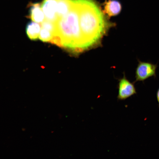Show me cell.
Listing matches in <instances>:
<instances>
[{
	"mask_svg": "<svg viewBox=\"0 0 159 159\" xmlns=\"http://www.w3.org/2000/svg\"><path fill=\"white\" fill-rule=\"evenodd\" d=\"M81 30L88 49L98 44L115 24L110 21L95 0H76Z\"/></svg>",
	"mask_w": 159,
	"mask_h": 159,
	"instance_id": "obj_1",
	"label": "cell"
},
{
	"mask_svg": "<svg viewBox=\"0 0 159 159\" xmlns=\"http://www.w3.org/2000/svg\"><path fill=\"white\" fill-rule=\"evenodd\" d=\"M72 0L69 11L54 22L55 30L50 42L76 54L87 49L81 30L77 1Z\"/></svg>",
	"mask_w": 159,
	"mask_h": 159,
	"instance_id": "obj_2",
	"label": "cell"
},
{
	"mask_svg": "<svg viewBox=\"0 0 159 159\" xmlns=\"http://www.w3.org/2000/svg\"><path fill=\"white\" fill-rule=\"evenodd\" d=\"M138 63L135 69V83L138 81L143 82L148 78L156 77L157 64L150 62H143L138 59Z\"/></svg>",
	"mask_w": 159,
	"mask_h": 159,
	"instance_id": "obj_3",
	"label": "cell"
},
{
	"mask_svg": "<svg viewBox=\"0 0 159 159\" xmlns=\"http://www.w3.org/2000/svg\"><path fill=\"white\" fill-rule=\"evenodd\" d=\"M123 77L119 80L118 84V99L124 100L136 94L134 83L130 82L126 77L124 73Z\"/></svg>",
	"mask_w": 159,
	"mask_h": 159,
	"instance_id": "obj_4",
	"label": "cell"
},
{
	"mask_svg": "<svg viewBox=\"0 0 159 159\" xmlns=\"http://www.w3.org/2000/svg\"><path fill=\"white\" fill-rule=\"evenodd\" d=\"M58 0H43L41 7L45 19L53 22L58 18L57 6Z\"/></svg>",
	"mask_w": 159,
	"mask_h": 159,
	"instance_id": "obj_5",
	"label": "cell"
},
{
	"mask_svg": "<svg viewBox=\"0 0 159 159\" xmlns=\"http://www.w3.org/2000/svg\"><path fill=\"white\" fill-rule=\"evenodd\" d=\"M102 6V12L108 18L118 15L122 9V4L117 0H105Z\"/></svg>",
	"mask_w": 159,
	"mask_h": 159,
	"instance_id": "obj_6",
	"label": "cell"
},
{
	"mask_svg": "<svg viewBox=\"0 0 159 159\" xmlns=\"http://www.w3.org/2000/svg\"><path fill=\"white\" fill-rule=\"evenodd\" d=\"M29 14L28 17L33 21L41 23L45 19V16L39 3H31L29 5Z\"/></svg>",
	"mask_w": 159,
	"mask_h": 159,
	"instance_id": "obj_7",
	"label": "cell"
},
{
	"mask_svg": "<svg viewBox=\"0 0 159 159\" xmlns=\"http://www.w3.org/2000/svg\"><path fill=\"white\" fill-rule=\"evenodd\" d=\"M41 29V24L33 21L28 23L26 26V32L28 37L31 40H35L39 37Z\"/></svg>",
	"mask_w": 159,
	"mask_h": 159,
	"instance_id": "obj_8",
	"label": "cell"
},
{
	"mask_svg": "<svg viewBox=\"0 0 159 159\" xmlns=\"http://www.w3.org/2000/svg\"><path fill=\"white\" fill-rule=\"evenodd\" d=\"M73 3L72 0H58L57 11L58 18L66 14L69 11Z\"/></svg>",
	"mask_w": 159,
	"mask_h": 159,
	"instance_id": "obj_9",
	"label": "cell"
},
{
	"mask_svg": "<svg viewBox=\"0 0 159 159\" xmlns=\"http://www.w3.org/2000/svg\"><path fill=\"white\" fill-rule=\"evenodd\" d=\"M53 35L52 32L41 27L39 38L42 41L50 42L53 38Z\"/></svg>",
	"mask_w": 159,
	"mask_h": 159,
	"instance_id": "obj_10",
	"label": "cell"
},
{
	"mask_svg": "<svg viewBox=\"0 0 159 159\" xmlns=\"http://www.w3.org/2000/svg\"><path fill=\"white\" fill-rule=\"evenodd\" d=\"M41 27L49 31L54 34L55 30V25L54 22L45 19L41 23Z\"/></svg>",
	"mask_w": 159,
	"mask_h": 159,
	"instance_id": "obj_11",
	"label": "cell"
},
{
	"mask_svg": "<svg viewBox=\"0 0 159 159\" xmlns=\"http://www.w3.org/2000/svg\"><path fill=\"white\" fill-rule=\"evenodd\" d=\"M156 98L159 106V88L158 90L156 92Z\"/></svg>",
	"mask_w": 159,
	"mask_h": 159,
	"instance_id": "obj_12",
	"label": "cell"
}]
</instances>
